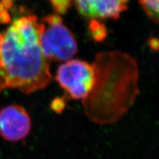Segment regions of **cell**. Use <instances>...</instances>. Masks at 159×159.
I'll use <instances>...</instances> for the list:
<instances>
[{
    "mask_svg": "<svg viewBox=\"0 0 159 159\" xmlns=\"http://www.w3.org/2000/svg\"><path fill=\"white\" fill-rule=\"evenodd\" d=\"M12 1H13V0H12Z\"/></svg>",
    "mask_w": 159,
    "mask_h": 159,
    "instance_id": "13",
    "label": "cell"
},
{
    "mask_svg": "<svg viewBox=\"0 0 159 159\" xmlns=\"http://www.w3.org/2000/svg\"><path fill=\"white\" fill-rule=\"evenodd\" d=\"M51 80L49 61L40 47L37 17L16 19L0 33V91L16 89L30 94L45 89Z\"/></svg>",
    "mask_w": 159,
    "mask_h": 159,
    "instance_id": "1",
    "label": "cell"
},
{
    "mask_svg": "<svg viewBox=\"0 0 159 159\" xmlns=\"http://www.w3.org/2000/svg\"><path fill=\"white\" fill-rule=\"evenodd\" d=\"M53 8L59 14H63L70 7L71 0H50Z\"/></svg>",
    "mask_w": 159,
    "mask_h": 159,
    "instance_id": "9",
    "label": "cell"
},
{
    "mask_svg": "<svg viewBox=\"0 0 159 159\" xmlns=\"http://www.w3.org/2000/svg\"><path fill=\"white\" fill-rule=\"evenodd\" d=\"M55 80L71 97L83 101L94 85V67L80 60H69L60 66Z\"/></svg>",
    "mask_w": 159,
    "mask_h": 159,
    "instance_id": "4",
    "label": "cell"
},
{
    "mask_svg": "<svg viewBox=\"0 0 159 159\" xmlns=\"http://www.w3.org/2000/svg\"><path fill=\"white\" fill-rule=\"evenodd\" d=\"M52 106L53 110L57 111H61L63 108H64V102H63V101L61 99H55V100L52 102Z\"/></svg>",
    "mask_w": 159,
    "mask_h": 159,
    "instance_id": "11",
    "label": "cell"
},
{
    "mask_svg": "<svg viewBox=\"0 0 159 159\" xmlns=\"http://www.w3.org/2000/svg\"><path fill=\"white\" fill-rule=\"evenodd\" d=\"M77 11L84 17L117 19L128 8L129 0H74Z\"/></svg>",
    "mask_w": 159,
    "mask_h": 159,
    "instance_id": "6",
    "label": "cell"
},
{
    "mask_svg": "<svg viewBox=\"0 0 159 159\" xmlns=\"http://www.w3.org/2000/svg\"><path fill=\"white\" fill-rule=\"evenodd\" d=\"M150 47H152L153 49H158V39H152L150 41Z\"/></svg>",
    "mask_w": 159,
    "mask_h": 159,
    "instance_id": "12",
    "label": "cell"
},
{
    "mask_svg": "<svg viewBox=\"0 0 159 159\" xmlns=\"http://www.w3.org/2000/svg\"><path fill=\"white\" fill-rule=\"evenodd\" d=\"M39 43L49 61H69L77 52L74 35L57 15H49L39 22Z\"/></svg>",
    "mask_w": 159,
    "mask_h": 159,
    "instance_id": "3",
    "label": "cell"
},
{
    "mask_svg": "<svg viewBox=\"0 0 159 159\" xmlns=\"http://www.w3.org/2000/svg\"><path fill=\"white\" fill-rule=\"evenodd\" d=\"M31 126L30 116L21 105H8L0 110V136L4 140H23L30 133Z\"/></svg>",
    "mask_w": 159,
    "mask_h": 159,
    "instance_id": "5",
    "label": "cell"
},
{
    "mask_svg": "<svg viewBox=\"0 0 159 159\" xmlns=\"http://www.w3.org/2000/svg\"><path fill=\"white\" fill-rule=\"evenodd\" d=\"M143 9L155 23L158 22V0H139Z\"/></svg>",
    "mask_w": 159,
    "mask_h": 159,
    "instance_id": "7",
    "label": "cell"
},
{
    "mask_svg": "<svg viewBox=\"0 0 159 159\" xmlns=\"http://www.w3.org/2000/svg\"><path fill=\"white\" fill-rule=\"evenodd\" d=\"M92 65L94 83L83 100L85 114L96 124H113L138 96V65L130 55L118 51L99 53Z\"/></svg>",
    "mask_w": 159,
    "mask_h": 159,
    "instance_id": "2",
    "label": "cell"
},
{
    "mask_svg": "<svg viewBox=\"0 0 159 159\" xmlns=\"http://www.w3.org/2000/svg\"><path fill=\"white\" fill-rule=\"evenodd\" d=\"M11 16L6 10L0 12V24H7L11 22Z\"/></svg>",
    "mask_w": 159,
    "mask_h": 159,
    "instance_id": "10",
    "label": "cell"
},
{
    "mask_svg": "<svg viewBox=\"0 0 159 159\" xmlns=\"http://www.w3.org/2000/svg\"><path fill=\"white\" fill-rule=\"evenodd\" d=\"M90 31L94 39L97 41H102L106 36L105 27L96 20L91 21L90 25Z\"/></svg>",
    "mask_w": 159,
    "mask_h": 159,
    "instance_id": "8",
    "label": "cell"
}]
</instances>
